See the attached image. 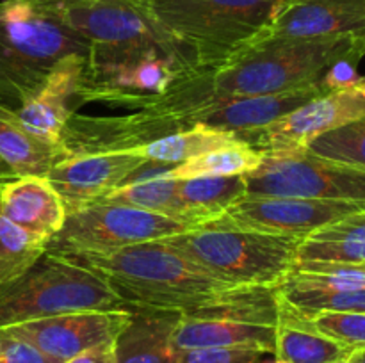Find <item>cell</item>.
Masks as SVG:
<instances>
[{"label":"cell","mask_w":365,"mask_h":363,"mask_svg":"<svg viewBox=\"0 0 365 363\" xmlns=\"http://www.w3.org/2000/svg\"><path fill=\"white\" fill-rule=\"evenodd\" d=\"M307 152L321 159L365 169V116L317 135L309 142Z\"/></svg>","instance_id":"f1b7e54d"},{"label":"cell","mask_w":365,"mask_h":363,"mask_svg":"<svg viewBox=\"0 0 365 363\" xmlns=\"http://www.w3.org/2000/svg\"><path fill=\"white\" fill-rule=\"evenodd\" d=\"M7 340H9V338H7L6 335H4V333H0V351H2V349H4V345L7 344Z\"/></svg>","instance_id":"74e56055"},{"label":"cell","mask_w":365,"mask_h":363,"mask_svg":"<svg viewBox=\"0 0 365 363\" xmlns=\"http://www.w3.org/2000/svg\"><path fill=\"white\" fill-rule=\"evenodd\" d=\"M298 262H365V210L303 238Z\"/></svg>","instance_id":"603a6c76"},{"label":"cell","mask_w":365,"mask_h":363,"mask_svg":"<svg viewBox=\"0 0 365 363\" xmlns=\"http://www.w3.org/2000/svg\"><path fill=\"white\" fill-rule=\"evenodd\" d=\"M11 177H14L13 171H11L9 166L0 159V178H11Z\"/></svg>","instance_id":"d590c367"},{"label":"cell","mask_w":365,"mask_h":363,"mask_svg":"<svg viewBox=\"0 0 365 363\" xmlns=\"http://www.w3.org/2000/svg\"><path fill=\"white\" fill-rule=\"evenodd\" d=\"M187 230H191L189 224L148 210L118 203H93L66 214L63 228L50 238L46 251L68 258L107 255Z\"/></svg>","instance_id":"ba28073f"},{"label":"cell","mask_w":365,"mask_h":363,"mask_svg":"<svg viewBox=\"0 0 365 363\" xmlns=\"http://www.w3.org/2000/svg\"><path fill=\"white\" fill-rule=\"evenodd\" d=\"M364 56L365 52H355L335 60V63L324 71L323 77H321V89H323L324 93H328L339 91V89H349L362 84L365 77H362V75L356 71V64L360 63V59H362Z\"/></svg>","instance_id":"d6a6232c"},{"label":"cell","mask_w":365,"mask_h":363,"mask_svg":"<svg viewBox=\"0 0 365 363\" xmlns=\"http://www.w3.org/2000/svg\"><path fill=\"white\" fill-rule=\"evenodd\" d=\"M355 52H365L362 36L259 39L200 75L210 98L277 95L319 84L335 60Z\"/></svg>","instance_id":"7a4b0ae2"},{"label":"cell","mask_w":365,"mask_h":363,"mask_svg":"<svg viewBox=\"0 0 365 363\" xmlns=\"http://www.w3.org/2000/svg\"><path fill=\"white\" fill-rule=\"evenodd\" d=\"M48 242L11 223L0 212V288L20 280L46 251Z\"/></svg>","instance_id":"83f0119b"},{"label":"cell","mask_w":365,"mask_h":363,"mask_svg":"<svg viewBox=\"0 0 365 363\" xmlns=\"http://www.w3.org/2000/svg\"><path fill=\"white\" fill-rule=\"evenodd\" d=\"M264 354L255 349H187L175 351L173 363H262Z\"/></svg>","instance_id":"1f68e13d"},{"label":"cell","mask_w":365,"mask_h":363,"mask_svg":"<svg viewBox=\"0 0 365 363\" xmlns=\"http://www.w3.org/2000/svg\"><path fill=\"white\" fill-rule=\"evenodd\" d=\"M177 184L178 180H170V178L127 184L107 192L96 203H118V205L135 206V209L148 210V212L160 214V216L185 223L184 206L177 194Z\"/></svg>","instance_id":"4316f807"},{"label":"cell","mask_w":365,"mask_h":363,"mask_svg":"<svg viewBox=\"0 0 365 363\" xmlns=\"http://www.w3.org/2000/svg\"><path fill=\"white\" fill-rule=\"evenodd\" d=\"M364 116L365 80L355 88L323 93L267 127L239 132L237 137L262 153L303 152L317 135Z\"/></svg>","instance_id":"7c38bea8"},{"label":"cell","mask_w":365,"mask_h":363,"mask_svg":"<svg viewBox=\"0 0 365 363\" xmlns=\"http://www.w3.org/2000/svg\"><path fill=\"white\" fill-rule=\"evenodd\" d=\"M160 241L225 283L277 288L298 262L302 238L205 224Z\"/></svg>","instance_id":"277c9868"},{"label":"cell","mask_w":365,"mask_h":363,"mask_svg":"<svg viewBox=\"0 0 365 363\" xmlns=\"http://www.w3.org/2000/svg\"><path fill=\"white\" fill-rule=\"evenodd\" d=\"M70 155L63 142L38 137L20 123L16 110L0 105V159L14 177H46L57 162Z\"/></svg>","instance_id":"ffe728a7"},{"label":"cell","mask_w":365,"mask_h":363,"mask_svg":"<svg viewBox=\"0 0 365 363\" xmlns=\"http://www.w3.org/2000/svg\"><path fill=\"white\" fill-rule=\"evenodd\" d=\"M305 317L317 331L334 338L339 344L346 345L353 351L365 349V313L317 312Z\"/></svg>","instance_id":"4dcf8cb0"},{"label":"cell","mask_w":365,"mask_h":363,"mask_svg":"<svg viewBox=\"0 0 365 363\" xmlns=\"http://www.w3.org/2000/svg\"><path fill=\"white\" fill-rule=\"evenodd\" d=\"M89 310H132L91 267L45 251L13 283L0 288V330L29 320Z\"/></svg>","instance_id":"8992f818"},{"label":"cell","mask_w":365,"mask_h":363,"mask_svg":"<svg viewBox=\"0 0 365 363\" xmlns=\"http://www.w3.org/2000/svg\"><path fill=\"white\" fill-rule=\"evenodd\" d=\"M242 177L246 194L365 201V169L321 159L307 149L264 153L260 166Z\"/></svg>","instance_id":"30bf717a"},{"label":"cell","mask_w":365,"mask_h":363,"mask_svg":"<svg viewBox=\"0 0 365 363\" xmlns=\"http://www.w3.org/2000/svg\"><path fill=\"white\" fill-rule=\"evenodd\" d=\"M195 60L164 48L118 52L91 50L78 102H107L141 109L168 91L171 82Z\"/></svg>","instance_id":"52a82bcc"},{"label":"cell","mask_w":365,"mask_h":363,"mask_svg":"<svg viewBox=\"0 0 365 363\" xmlns=\"http://www.w3.org/2000/svg\"><path fill=\"white\" fill-rule=\"evenodd\" d=\"M63 363H116V351H114V342L95 345L91 349L78 352L73 358L66 359Z\"/></svg>","instance_id":"e575fe53"},{"label":"cell","mask_w":365,"mask_h":363,"mask_svg":"<svg viewBox=\"0 0 365 363\" xmlns=\"http://www.w3.org/2000/svg\"><path fill=\"white\" fill-rule=\"evenodd\" d=\"M0 212L36 237L50 238L63 228L66 206L46 177L0 178Z\"/></svg>","instance_id":"e0dca14e"},{"label":"cell","mask_w":365,"mask_h":363,"mask_svg":"<svg viewBox=\"0 0 365 363\" xmlns=\"http://www.w3.org/2000/svg\"><path fill=\"white\" fill-rule=\"evenodd\" d=\"M130 317L132 310H89L14 324L2 327L0 333L27 342L63 363L86 349L116 340Z\"/></svg>","instance_id":"4fadbf2b"},{"label":"cell","mask_w":365,"mask_h":363,"mask_svg":"<svg viewBox=\"0 0 365 363\" xmlns=\"http://www.w3.org/2000/svg\"><path fill=\"white\" fill-rule=\"evenodd\" d=\"M187 46L196 68L220 66L252 45L285 0H141Z\"/></svg>","instance_id":"5b68a950"},{"label":"cell","mask_w":365,"mask_h":363,"mask_svg":"<svg viewBox=\"0 0 365 363\" xmlns=\"http://www.w3.org/2000/svg\"><path fill=\"white\" fill-rule=\"evenodd\" d=\"M180 313L160 310H132L130 322L114 340L116 363H173L171 335Z\"/></svg>","instance_id":"d6986e66"},{"label":"cell","mask_w":365,"mask_h":363,"mask_svg":"<svg viewBox=\"0 0 365 363\" xmlns=\"http://www.w3.org/2000/svg\"><path fill=\"white\" fill-rule=\"evenodd\" d=\"M177 194L184 206V219L191 228L220 219L234 203L246 196L242 174L234 177H198L178 180Z\"/></svg>","instance_id":"7402d4cb"},{"label":"cell","mask_w":365,"mask_h":363,"mask_svg":"<svg viewBox=\"0 0 365 363\" xmlns=\"http://www.w3.org/2000/svg\"><path fill=\"white\" fill-rule=\"evenodd\" d=\"M274 356L287 363H334L351 356L353 349L339 344L312 326L305 315L278 299Z\"/></svg>","instance_id":"44dd1931"},{"label":"cell","mask_w":365,"mask_h":363,"mask_svg":"<svg viewBox=\"0 0 365 363\" xmlns=\"http://www.w3.org/2000/svg\"><path fill=\"white\" fill-rule=\"evenodd\" d=\"M73 260L102 274L132 310L198 317L253 290L209 276L160 238L107 255L73 256Z\"/></svg>","instance_id":"6da1fadb"},{"label":"cell","mask_w":365,"mask_h":363,"mask_svg":"<svg viewBox=\"0 0 365 363\" xmlns=\"http://www.w3.org/2000/svg\"><path fill=\"white\" fill-rule=\"evenodd\" d=\"M235 142H239L235 132L216 130V128L205 127V125H195L191 128L164 135V137L146 142V144L135 146V148L125 149V152L135 153V155L148 160L180 164L192 159V157L210 152V149L235 144Z\"/></svg>","instance_id":"cb8c5ba5"},{"label":"cell","mask_w":365,"mask_h":363,"mask_svg":"<svg viewBox=\"0 0 365 363\" xmlns=\"http://www.w3.org/2000/svg\"><path fill=\"white\" fill-rule=\"evenodd\" d=\"M91 45L41 0H0V105L18 110L61 59Z\"/></svg>","instance_id":"3957f363"},{"label":"cell","mask_w":365,"mask_h":363,"mask_svg":"<svg viewBox=\"0 0 365 363\" xmlns=\"http://www.w3.org/2000/svg\"><path fill=\"white\" fill-rule=\"evenodd\" d=\"M43 2H50V4H56V2H68V0H43Z\"/></svg>","instance_id":"ab89813d"},{"label":"cell","mask_w":365,"mask_h":363,"mask_svg":"<svg viewBox=\"0 0 365 363\" xmlns=\"http://www.w3.org/2000/svg\"><path fill=\"white\" fill-rule=\"evenodd\" d=\"M277 298L303 315L317 312L365 313V288L344 292H296L277 287Z\"/></svg>","instance_id":"f546056e"},{"label":"cell","mask_w":365,"mask_h":363,"mask_svg":"<svg viewBox=\"0 0 365 363\" xmlns=\"http://www.w3.org/2000/svg\"><path fill=\"white\" fill-rule=\"evenodd\" d=\"M45 4L59 13L68 27L88 39L91 50L164 48L195 60L191 50L177 41L141 0H68Z\"/></svg>","instance_id":"9c48e42d"},{"label":"cell","mask_w":365,"mask_h":363,"mask_svg":"<svg viewBox=\"0 0 365 363\" xmlns=\"http://www.w3.org/2000/svg\"><path fill=\"white\" fill-rule=\"evenodd\" d=\"M262 363H264V362H262ZM269 363H287V362H282V359L277 358V359H274V362H269Z\"/></svg>","instance_id":"60d3db41"},{"label":"cell","mask_w":365,"mask_h":363,"mask_svg":"<svg viewBox=\"0 0 365 363\" xmlns=\"http://www.w3.org/2000/svg\"><path fill=\"white\" fill-rule=\"evenodd\" d=\"M334 363H351V356H348V358L344 359H339V362H334Z\"/></svg>","instance_id":"f35d334b"},{"label":"cell","mask_w":365,"mask_h":363,"mask_svg":"<svg viewBox=\"0 0 365 363\" xmlns=\"http://www.w3.org/2000/svg\"><path fill=\"white\" fill-rule=\"evenodd\" d=\"M143 160L125 149L75 153L57 162L46 178L59 192L68 214L100 201L107 192L120 187Z\"/></svg>","instance_id":"5bb4252c"},{"label":"cell","mask_w":365,"mask_h":363,"mask_svg":"<svg viewBox=\"0 0 365 363\" xmlns=\"http://www.w3.org/2000/svg\"><path fill=\"white\" fill-rule=\"evenodd\" d=\"M264 159V153L252 148L246 142L221 146L210 152L196 155L185 162L177 164L170 171V180H189L198 177H234L257 169Z\"/></svg>","instance_id":"484cf974"},{"label":"cell","mask_w":365,"mask_h":363,"mask_svg":"<svg viewBox=\"0 0 365 363\" xmlns=\"http://www.w3.org/2000/svg\"><path fill=\"white\" fill-rule=\"evenodd\" d=\"M278 288L296 292L365 288V262H296Z\"/></svg>","instance_id":"d4e9b609"},{"label":"cell","mask_w":365,"mask_h":363,"mask_svg":"<svg viewBox=\"0 0 365 363\" xmlns=\"http://www.w3.org/2000/svg\"><path fill=\"white\" fill-rule=\"evenodd\" d=\"M9 338V337H7ZM0 363H61L50 356L43 354L27 342L9 338L4 349L0 351Z\"/></svg>","instance_id":"836d02e7"},{"label":"cell","mask_w":365,"mask_h":363,"mask_svg":"<svg viewBox=\"0 0 365 363\" xmlns=\"http://www.w3.org/2000/svg\"><path fill=\"white\" fill-rule=\"evenodd\" d=\"M88 63L89 56L86 53L64 57L24 100L16 116L29 132L46 141L61 142L64 127L75 114L70 102L78 100Z\"/></svg>","instance_id":"9a60e30c"},{"label":"cell","mask_w":365,"mask_h":363,"mask_svg":"<svg viewBox=\"0 0 365 363\" xmlns=\"http://www.w3.org/2000/svg\"><path fill=\"white\" fill-rule=\"evenodd\" d=\"M351 363H365V349L362 351H355L351 354Z\"/></svg>","instance_id":"8d00e7d4"},{"label":"cell","mask_w":365,"mask_h":363,"mask_svg":"<svg viewBox=\"0 0 365 363\" xmlns=\"http://www.w3.org/2000/svg\"><path fill=\"white\" fill-rule=\"evenodd\" d=\"M339 36L365 38V0H285L255 41Z\"/></svg>","instance_id":"2e32d148"},{"label":"cell","mask_w":365,"mask_h":363,"mask_svg":"<svg viewBox=\"0 0 365 363\" xmlns=\"http://www.w3.org/2000/svg\"><path fill=\"white\" fill-rule=\"evenodd\" d=\"M277 344V326L269 324L246 322L225 317H180V322L171 335V345L175 351L187 349H255L260 352L274 354Z\"/></svg>","instance_id":"ac0fdd59"},{"label":"cell","mask_w":365,"mask_h":363,"mask_svg":"<svg viewBox=\"0 0 365 363\" xmlns=\"http://www.w3.org/2000/svg\"><path fill=\"white\" fill-rule=\"evenodd\" d=\"M362 210H365V201H351V199L246 194L237 203H234L220 219L209 224L260 231V233L285 235L303 241L314 231Z\"/></svg>","instance_id":"8fae6325"}]
</instances>
